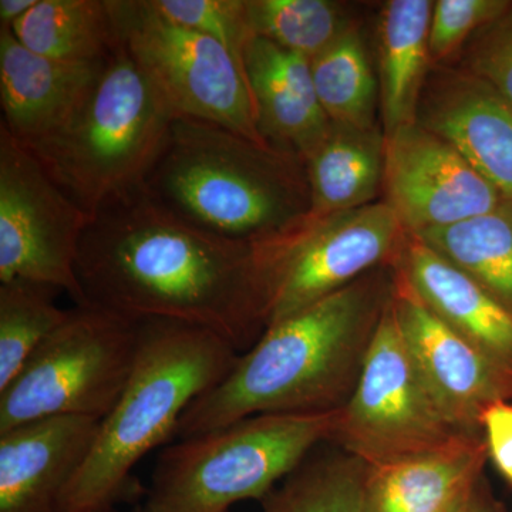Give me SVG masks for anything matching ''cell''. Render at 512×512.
<instances>
[{
    "label": "cell",
    "instance_id": "obj_1",
    "mask_svg": "<svg viewBox=\"0 0 512 512\" xmlns=\"http://www.w3.org/2000/svg\"><path fill=\"white\" fill-rule=\"evenodd\" d=\"M76 271L86 305L211 330L238 353L266 329L255 245L195 227L146 187L94 215Z\"/></svg>",
    "mask_w": 512,
    "mask_h": 512
},
{
    "label": "cell",
    "instance_id": "obj_2",
    "mask_svg": "<svg viewBox=\"0 0 512 512\" xmlns=\"http://www.w3.org/2000/svg\"><path fill=\"white\" fill-rule=\"evenodd\" d=\"M392 291V266H380L269 326L231 372L188 407L174 440L258 414L342 409L362 375Z\"/></svg>",
    "mask_w": 512,
    "mask_h": 512
},
{
    "label": "cell",
    "instance_id": "obj_3",
    "mask_svg": "<svg viewBox=\"0 0 512 512\" xmlns=\"http://www.w3.org/2000/svg\"><path fill=\"white\" fill-rule=\"evenodd\" d=\"M146 190L195 227L258 244L311 211L302 158L220 126L175 117Z\"/></svg>",
    "mask_w": 512,
    "mask_h": 512
},
{
    "label": "cell",
    "instance_id": "obj_4",
    "mask_svg": "<svg viewBox=\"0 0 512 512\" xmlns=\"http://www.w3.org/2000/svg\"><path fill=\"white\" fill-rule=\"evenodd\" d=\"M136 363L116 406L100 421L92 454L64 497L63 512L117 505L138 490L131 476L151 450L174 439L195 400L231 372L239 355L211 330L141 320Z\"/></svg>",
    "mask_w": 512,
    "mask_h": 512
},
{
    "label": "cell",
    "instance_id": "obj_5",
    "mask_svg": "<svg viewBox=\"0 0 512 512\" xmlns=\"http://www.w3.org/2000/svg\"><path fill=\"white\" fill-rule=\"evenodd\" d=\"M175 111L120 45L96 86L55 136L28 148L90 217L146 187Z\"/></svg>",
    "mask_w": 512,
    "mask_h": 512
},
{
    "label": "cell",
    "instance_id": "obj_6",
    "mask_svg": "<svg viewBox=\"0 0 512 512\" xmlns=\"http://www.w3.org/2000/svg\"><path fill=\"white\" fill-rule=\"evenodd\" d=\"M338 412L258 414L175 440L158 457L140 512H228L264 500L329 443Z\"/></svg>",
    "mask_w": 512,
    "mask_h": 512
},
{
    "label": "cell",
    "instance_id": "obj_7",
    "mask_svg": "<svg viewBox=\"0 0 512 512\" xmlns=\"http://www.w3.org/2000/svg\"><path fill=\"white\" fill-rule=\"evenodd\" d=\"M141 325L99 306H74L0 390V433L46 417L103 420L136 363Z\"/></svg>",
    "mask_w": 512,
    "mask_h": 512
},
{
    "label": "cell",
    "instance_id": "obj_8",
    "mask_svg": "<svg viewBox=\"0 0 512 512\" xmlns=\"http://www.w3.org/2000/svg\"><path fill=\"white\" fill-rule=\"evenodd\" d=\"M407 237L382 200L326 217L306 215L282 234L254 244L266 329L367 272L392 265Z\"/></svg>",
    "mask_w": 512,
    "mask_h": 512
},
{
    "label": "cell",
    "instance_id": "obj_9",
    "mask_svg": "<svg viewBox=\"0 0 512 512\" xmlns=\"http://www.w3.org/2000/svg\"><path fill=\"white\" fill-rule=\"evenodd\" d=\"M107 2L117 45L178 117L220 124L268 146L256 127L247 74L224 46L168 19L153 0Z\"/></svg>",
    "mask_w": 512,
    "mask_h": 512
},
{
    "label": "cell",
    "instance_id": "obj_10",
    "mask_svg": "<svg viewBox=\"0 0 512 512\" xmlns=\"http://www.w3.org/2000/svg\"><path fill=\"white\" fill-rule=\"evenodd\" d=\"M460 433L421 379L390 296L329 443L367 466L382 467L434 450Z\"/></svg>",
    "mask_w": 512,
    "mask_h": 512
},
{
    "label": "cell",
    "instance_id": "obj_11",
    "mask_svg": "<svg viewBox=\"0 0 512 512\" xmlns=\"http://www.w3.org/2000/svg\"><path fill=\"white\" fill-rule=\"evenodd\" d=\"M92 218L0 126V284L25 279L86 305L76 268Z\"/></svg>",
    "mask_w": 512,
    "mask_h": 512
},
{
    "label": "cell",
    "instance_id": "obj_12",
    "mask_svg": "<svg viewBox=\"0 0 512 512\" xmlns=\"http://www.w3.org/2000/svg\"><path fill=\"white\" fill-rule=\"evenodd\" d=\"M382 200L417 235L490 212L505 198L450 143L413 123L384 136Z\"/></svg>",
    "mask_w": 512,
    "mask_h": 512
},
{
    "label": "cell",
    "instance_id": "obj_13",
    "mask_svg": "<svg viewBox=\"0 0 512 512\" xmlns=\"http://www.w3.org/2000/svg\"><path fill=\"white\" fill-rule=\"evenodd\" d=\"M392 299L410 356L441 412L458 430L483 431L484 410L512 400L511 370L437 318L394 272Z\"/></svg>",
    "mask_w": 512,
    "mask_h": 512
},
{
    "label": "cell",
    "instance_id": "obj_14",
    "mask_svg": "<svg viewBox=\"0 0 512 512\" xmlns=\"http://www.w3.org/2000/svg\"><path fill=\"white\" fill-rule=\"evenodd\" d=\"M416 123L450 143L512 201V104L493 86L463 67L433 66Z\"/></svg>",
    "mask_w": 512,
    "mask_h": 512
},
{
    "label": "cell",
    "instance_id": "obj_15",
    "mask_svg": "<svg viewBox=\"0 0 512 512\" xmlns=\"http://www.w3.org/2000/svg\"><path fill=\"white\" fill-rule=\"evenodd\" d=\"M100 421L46 417L0 433V512H63L92 454Z\"/></svg>",
    "mask_w": 512,
    "mask_h": 512
},
{
    "label": "cell",
    "instance_id": "obj_16",
    "mask_svg": "<svg viewBox=\"0 0 512 512\" xmlns=\"http://www.w3.org/2000/svg\"><path fill=\"white\" fill-rule=\"evenodd\" d=\"M106 62L37 55L0 29V126L28 148L55 136L90 96Z\"/></svg>",
    "mask_w": 512,
    "mask_h": 512
},
{
    "label": "cell",
    "instance_id": "obj_17",
    "mask_svg": "<svg viewBox=\"0 0 512 512\" xmlns=\"http://www.w3.org/2000/svg\"><path fill=\"white\" fill-rule=\"evenodd\" d=\"M244 62L259 134L268 146L305 160L332 126L316 94L311 60L251 36Z\"/></svg>",
    "mask_w": 512,
    "mask_h": 512
},
{
    "label": "cell",
    "instance_id": "obj_18",
    "mask_svg": "<svg viewBox=\"0 0 512 512\" xmlns=\"http://www.w3.org/2000/svg\"><path fill=\"white\" fill-rule=\"evenodd\" d=\"M390 266L437 318L512 372V315L476 279L412 234Z\"/></svg>",
    "mask_w": 512,
    "mask_h": 512
},
{
    "label": "cell",
    "instance_id": "obj_19",
    "mask_svg": "<svg viewBox=\"0 0 512 512\" xmlns=\"http://www.w3.org/2000/svg\"><path fill=\"white\" fill-rule=\"evenodd\" d=\"M483 431H464L443 446L370 467L367 512H451L484 476Z\"/></svg>",
    "mask_w": 512,
    "mask_h": 512
},
{
    "label": "cell",
    "instance_id": "obj_20",
    "mask_svg": "<svg viewBox=\"0 0 512 512\" xmlns=\"http://www.w3.org/2000/svg\"><path fill=\"white\" fill-rule=\"evenodd\" d=\"M431 0H389L377 20V80L384 136L416 123L417 107L433 62Z\"/></svg>",
    "mask_w": 512,
    "mask_h": 512
},
{
    "label": "cell",
    "instance_id": "obj_21",
    "mask_svg": "<svg viewBox=\"0 0 512 512\" xmlns=\"http://www.w3.org/2000/svg\"><path fill=\"white\" fill-rule=\"evenodd\" d=\"M303 163L311 191V217H326L382 201V126L360 128L332 123Z\"/></svg>",
    "mask_w": 512,
    "mask_h": 512
},
{
    "label": "cell",
    "instance_id": "obj_22",
    "mask_svg": "<svg viewBox=\"0 0 512 512\" xmlns=\"http://www.w3.org/2000/svg\"><path fill=\"white\" fill-rule=\"evenodd\" d=\"M9 30L26 49L66 62H104L117 47L107 0H37Z\"/></svg>",
    "mask_w": 512,
    "mask_h": 512
},
{
    "label": "cell",
    "instance_id": "obj_23",
    "mask_svg": "<svg viewBox=\"0 0 512 512\" xmlns=\"http://www.w3.org/2000/svg\"><path fill=\"white\" fill-rule=\"evenodd\" d=\"M476 279L512 315V201L470 220L414 235Z\"/></svg>",
    "mask_w": 512,
    "mask_h": 512
},
{
    "label": "cell",
    "instance_id": "obj_24",
    "mask_svg": "<svg viewBox=\"0 0 512 512\" xmlns=\"http://www.w3.org/2000/svg\"><path fill=\"white\" fill-rule=\"evenodd\" d=\"M313 83L333 124L380 126L379 80L359 20L311 60Z\"/></svg>",
    "mask_w": 512,
    "mask_h": 512
},
{
    "label": "cell",
    "instance_id": "obj_25",
    "mask_svg": "<svg viewBox=\"0 0 512 512\" xmlns=\"http://www.w3.org/2000/svg\"><path fill=\"white\" fill-rule=\"evenodd\" d=\"M370 466L339 453L311 456L262 500L261 512H367Z\"/></svg>",
    "mask_w": 512,
    "mask_h": 512
},
{
    "label": "cell",
    "instance_id": "obj_26",
    "mask_svg": "<svg viewBox=\"0 0 512 512\" xmlns=\"http://www.w3.org/2000/svg\"><path fill=\"white\" fill-rule=\"evenodd\" d=\"M56 292L25 279L0 284V390L69 316L57 306Z\"/></svg>",
    "mask_w": 512,
    "mask_h": 512
},
{
    "label": "cell",
    "instance_id": "obj_27",
    "mask_svg": "<svg viewBox=\"0 0 512 512\" xmlns=\"http://www.w3.org/2000/svg\"><path fill=\"white\" fill-rule=\"evenodd\" d=\"M252 36L312 60L357 19L332 0H245Z\"/></svg>",
    "mask_w": 512,
    "mask_h": 512
},
{
    "label": "cell",
    "instance_id": "obj_28",
    "mask_svg": "<svg viewBox=\"0 0 512 512\" xmlns=\"http://www.w3.org/2000/svg\"><path fill=\"white\" fill-rule=\"evenodd\" d=\"M153 3L168 19L224 46L245 72V49L252 36L245 0H153Z\"/></svg>",
    "mask_w": 512,
    "mask_h": 512
},
{
    "label": "cell",
    "instance_id": "obj_29",
    "mask_svg": "<svg viewBox=\"0 0 512 512\" xmlns=\"http://www.w3.org/2000/svg\"><path fill=\"white\" fill-rule=\"evenodd\" d=\"M507 0H437L430 22V56L433 66L450 64L474 36L504 15Z\"/></svg>",
    "mask_w": 512,
    "mask_h": 512
},
{
    "label": "cell",
    "instance_id": "obj_30",
    "mask_svg": "<svg viewBox=\"0 0 512 512\" xmlns=\"http://www.w3.org/2000/svg\"><path fill=\"white\" fill-rule=\"evenodd\" d=\"M458 66L476 74L512 104V5L467 43Z\"/></svg>",
    "mask_w": 512,
    "mask_h": 512
},
{
    "label": "cell",
    "instance_id": "obj_31",
    "mask_svg": "<svg viewBox=\"0 0 512 512\" xmlns=\"http://www.w3.org/2000/svg\"><path fill=\"white\" fill-rule=\"evenodd\" d=\"M480 426L487 444L488 458L512 487L511 400H498L490 404L481 414Z\"/></svg>",
    "mask_w": 512,
    "mask_h": 512
},
{
    "label": "cell",
    "instance_id": "obj_32",
    "mask_svg": "<svg viewBox=\"0 0 512 512\" xmlns=\"http://www.w3.org/2000/svg\"><path fill=\"white\" fill-rule=\"evenodd\" d=\"M454 512H508L503 504L494 497L485 476L481 477L476 487L470 491V494L461 501Z\"/></svg>",
    "mask_w": 512,
    "mask_h": 512
},
{
    "label": "cell",
    "instance_id": "obj_33",
    "mask_svg": "<svg viewBox=\"0 0 512 512\" xmlns=\"http://www.w3.org/2000/svg\"><path fill=\"white\" fill-rule=\"evenodd\" d=\"M37 0H0V29H10L22 19Z\"/></svg>",
    "mask_w": 512,
    "mask_h": 512
},
{
    "label": "cell",
    "instance_id": "obj_34",
    "mask_svg": "<svg viewBox=\"0 0 512 512\" xmlns=\"http://www.w3.org/2000/svg\"><path fill=\"white\" fill-rule=\"evenodd\" d=\"M117 505H103V507L83 508V510H73L64 512H119Z\"/></svg>",
    "mask_w": 512,
    "mask_h": 512
},
{
    "label": "cell",
    "instance_id": "obj_35",
    "mask_svg": "<svg viewBox=\"0 0 512 512\" xmlns=\"http://www.w3.org/2000/svg\"><path fill=\"white\" fill-rule=\"evenodd\" d=\"M458 505H460V504H458ZM458 505H457V507H458ZM457 507H456V508H457ZM456 508H454V510H453V511H451V512H454V511H456Z\"/></svg>",
    "mask_w": 512,
    "mask_h": 512
}]
</instances>
